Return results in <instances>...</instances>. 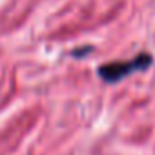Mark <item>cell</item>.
Masks as SVG:
<instances>
[{"label":"cell","mask_w":155,"mask_h":155,"mask_svg":"<svg viewBox=\"0 0 155 155\" xmlns=\"http://www.w3.org/2000/svg\"><path fill=\"white\" fill-rule=\"evenodd\" d=\"M153 58L148 53H140L131 60L126 62H110V64H102L99 68V77L104 82H119L124 77L131 75L133 71H144L151 66Z\"/></svg>","instance_id":"1"}]
</instances>
